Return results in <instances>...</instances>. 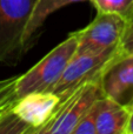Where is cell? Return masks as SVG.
Listing matches in <instances>:
<instances>
[{
  "instance_id": "7a4b0ae2",
  "label": "cell",
  "mask_w": 133,
  "mask_h": 134,
  "mask_svg": "<svg viewBox=\"0 0 133 134\" xmlns=\"http://www.w3.org/2000/svg\"><path fill=\"white\" fill-rule=\"evenodd\" d=\"M37 1L0 0V63L24 48V35Z\"/></svg>"
},
{
  "instance_id": "277c9868",
  "label": "cell",
  "mask_w": 133,
  "mask_h": 134,
  "mask_svg": "<svg viewBox=\"0 0 133 134\" xmlns=\"http://www.w3.org/2000/svg\"><path fill=\"white\" fill-rule=\"evenodd\" d=\"M100 98H104L100 80L85 83L60 100L48 121L49 134H70Z\"/></svg>"
},
{
  "instance_id": "8fae6325",
  "label": "cell",
  "mask_w": 133,
  "mask_h": 134,
  "mask_svg": "<svg viewBox=\"0 0 133 134\" xmlns=\"http://www.w3.org/2000/svg\"><path fill=\"white\" fill-rule=\"evenodd\" d=\"M30 128L31 126L12 111V107L0 118V134H24Z\"/></svg>"
},
{
  "instance_id": "9c48e42d",
  "label": "cell",
  "mask_w": 133,
  "mask_h": 134,
  "mask_svg": "<svg viewBox=\"0 0 133 134\" xmlns=\"http://www.w3.org/2000/svg\"><path fill=\"white\" fill-rule=\"evenodd\" d=\"M81 1H86V0H38L25 31V35H24L25 45L30 41L32 35L44 25L46 19L52 13H54V12L59 11L60 8L68 6L71 4Z\"/></svg>"
},
{
  "instance_id": "5b68a950",
  "label": "cell",
  "mask_w": 133,
  "mask_h": 134,
  "mask_svg": "<svg viewBox=\"0 0 133 134\" xmlns=\"http://www.w3.org/2000/svg\"><path fill=\"white\" fill-rule=\"evenodd\" d=\"M126 20L114 13L98 12L90 25L77 31L78 47L75 54H96L118 47Z\"/></svg>"
},
{
  "instance_id": "2e32d148",
  "label": "cell",
  "mask_w": 133,
  "mask_h": 134,
  "mask_svg": "<svg viewBox=\"0 0 133 134\" xmlns=\"http://www.w3.org/2000/svg\"><path fill=\"white\" fill-rule=\"evenodd\" d=\"M15 101H13V102H9V104H6V105H2V106H0V118H1L2 115H4L5 113H6L7 111H8L9 108L12 107V105L14 104Z\"/></svg>"
},
{
  "instance_id": "5bb4252c",
  "label": "cell",
  "mask_w": 133,
  "mask_h": 134,
  "mask_svg": "<svg viewBox=\"0 0 133 134\" xmlns=\"http://www.w3.org/2000/svg\"><path fill=\"white\" fill-rule=\"evenodd\" d=\"M48 121H47L45 125H42L41 127L37 128V130H35L32 134H49V131H48Z\"/></svg>"
},
{
  "instance_id": "8992f818",
  "label": "cell",
  "mask_w": 133,
  "mask_h": 134,
  "mask_svg": "<svg viewBox=\"0 0 133 134\" xmlns=\"http://www.w3.org/2000/svg\"><path fill=\"white\" fill-rule=\"evenodd\" d=\"M105 98L131 109L133 107V54H118L110 61L100 79Z\"/></svg>"
},
{
  "instance_id": "9a60e30c",
  "label": "cell",
  "mask_w": 133,
  "mask_h": 134,
  "mask_svg": "<svg viewBox=\"0 0 133 134\" xmlns=\"http://www.w3.org/2000/svg\"><path fill=\"white\" fill-rule=\"evenodd\" d=\"M126 134H133V107L131 108V113H130V119H129V124H127Z\"/></svg>"
},
{
  "instance_id": "7c38bea8",
  "label": "cell",
  "mask_w": 133,
  "mask_h": 134,
  "mask_svg": "<svg viewBox=\"0 0 133 134\" xmlns=\"http://www.w3.org/2000/svg\"><path fill=\"white\" fill-rule=\"evenodd\" d=\"M99 100L92 106V108L87 112V114L80 120V122L75 126V128L70 134H98L96 127V115L98 111Z\"/></svg>"
},
{
  "instance_id": "e0dca14e",
  "label": "cell",
  "mask_w": 133,
  "mask_h": 134,
  "mask_svg": "<svg viewBox=\"0 0 133 134\" xmlns=\"http://www.w3.org/2000/svg\"><path fill=\"white\" fill-rule=\"evenodd\" d=\"M35 130H37V128H34V127H31L30 128V130H27V131H26V132L25 133H24V134H32L33 132H34V131Z\"/></svg>"
},
{
  "instance_id": "6da1fadb",
  "label": "cell",
  "mask_w": 133,
  "mask_h": 134,
  "mask_svg": "<svg viewBox=\"0 0 133 134\" xmlns=\"http://www.w3.org/2000/svg\"><path fill=\"white\" fill-rule=\"evenodd\" d=\"M77 47L78 39L73 32L25 74L18 76L15 82L16 99L34 92H51L73 59Z\"/></svg>"
},
{
  "instance_id": "4fadbf2b",
  "label": "cell",
  "mask_w": 133,
  "mask_h": 134,
  "mask_svg": "<svg viewBox=\"0 0 133 134\" xmlns=\"http://www.w3.org/2000/svg\"><path fill=\"white\" fill-rule=\"evenodd\" d=\"M119 51L124 54H133V14L126 20V26L119 44Z\"/></svg>"
},
{
  "instance_id": "ba28073f",
  "label": "cell",
  "mask_w": 133,
  "mask_h": 134,
  "mask_svg": "<svg viewBox=\"0 0 133 134\" xmlns=\"http://www.w3.org/2000/svg\"><path fill=\"white\" fill-rule=\"evenodd\" d=\"M131 109L107 99L101 98L96 115L98 134H126Z\"/></svg>"
},
{
  "instance_id": "30bf717a",
  "label": "cell",
  "mask_w": 133,
  "mask_h": 134,
  "mask_svg": "<svg viewBox=\"0 0 133 134\" xmlns=\"http://www.w3.org/2000/svg\"><path fill=\"white\" fill-rule=\"evenodd\" d=\"M97 12L114 13L123 16L125 20L133 14V0H90Z\"/></svg>"
},
{
  "instance_id": "52a82bcc",
  "label": "cell",
  "mask_w": 133,
  "mask_h": 134,
  "mask_svg": "<svg viewBox=\"0 0 133 134\" xmlns=\"http://www.w3.org/2000/svg\"><path fill=\"white\" fill-rule=\"evenodd\" d=\"M60 100L53 92H34L16 99L12 111L28 126L39 128L52 118Z\"/></svg>"
},
{
  "instance_id": "3957f363",
  "label": "cell",
  "mask_w": 133,
  "mask_h": 134,
  "mask_svg": "<svg viewBox=\"0 0 133 134\" xmlns=\"http://www.w3.org/2000/svg\"><path fill=\"white\" fill-rule=\"evenodd\" d=\"M119 52V46L96 54H74L63 76L51 92L65 99L85 83L100 80L106 66Z\"/></svg>"
}]
</instances>
